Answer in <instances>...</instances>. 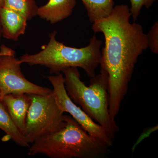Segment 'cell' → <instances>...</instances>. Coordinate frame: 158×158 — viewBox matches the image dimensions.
Listing matches in <instances>:
<instances>
[{"instance_id":"6da1fadb","label":"cell","mask_w":158,"mask_h":158,"mask_svg":"<svg viewBox=\"0 0 158 158\" xmlns=\"http://www.w3.org/2000/svg\"><path fill=\"white\" fill-rule=\"evenodd\" d=\"M131 16L127 5H118L92 27L94 33H102L105 37L100 65L108 74L109 112L113 119L127 94L138 58L148 48L147 34L140 24L130 22Z\"/></svg>"},{"instance_id":"5bb4252c","label":"cell","mask_w":158,"mask_h":158,"mask_svg":"<svg viewBox=\"0 0 158 158\" xmlns=\"http://www.w3.org/2000/svg\"><path fill=\"white\" fill-rule=\"evenodd\" d=\"M156 1V0H130L131 3L130 12L134 22L138 19L141 9L143 7L148 9Z\"/></svg>"},{"instance_id":"9a60e30c","label":"cell","mask_w":158,"mask_h":158,"mask_svg":"<svg viewBox=\"0 0 158 158\" xmlns=\"http://www.w3.org/2000/svg\"><path fill=\"white\" fill-rule=\"evenodd\" d=\"M148 48L152 53L158 54V22H156L147 34Z\"/></svg>"},{"instance_id":"d6986e66","label":"cell","mask_w":158,"mask_h":158,"mask_svg":"<svg viewBox=\"0 0 158 158\" xmlns=\"http://www.w3.org/2000/svg\"><path fill=\"white\" fill-rule=\"evenodd\" d=\"M4 5V0H0V6L2 7Z\"/></svg>"},{"instance_id":"7a4b0ae2","label":"cell","mask_w":158,"mask_h":158,"mask_svg":"<svg viewBox=\"0 0 158 158\" xmlns=\"http://www.w3.org/2000/svg\"><path fill=\"white\" fill-rule=\"evenodd\" d=\"M65 118L64 127L34 142L28 155L50 158H103L107 155L110 146L89 135L70 115H65Z\"/></svg>"},{"instance_id":"5b68a950","label":"cell","mask_w":158,"mask_h":158,"mask_svg":"<svg viewBox=\"0 0 158 158\" xmlns=\"http://www.w3.org/2000/svg\"><path fill=\"white\" fill-rule=\"evenodd\" d=\"M31 99L23 135L33 144L59 131L66 124L65 115L57 104L52 91L46 95L29 94Z\"/></svg>"},{"instance_id":"ffe728a7","label":"cell","mask_w":158,"mask_h":158,"mask_svg":"<svg viewBox=\"0 0 158 158\" xmlns=\"http://www.w3.org/2000/svg\"><path fill=\"white\" fill-rule=\"evenodd\" d=\"M0 95H1V94H0Z\"/></svg>"},{"instance_id":"30bf717a","label":"cell","mask_w":158,"mask_h":158,"mask_svg":"<svg viewBox=\"0 0 158 158\" xmlns=\"http://www.w3.org/2000/svg\"><path fill=\"white\" fill-rule=\"evenodd\" d=\"M76 4V0H49L38 8L37 15L51 24L56 23L70 16Z\"/></svg>"},{"instance_id":"ba28073f","label":"cell","mask_w":158,"mask_h":158,"mask_svg":"<svg viewBox=\"0 0 158 158\" xmlns=\"http://www.w3.org/2000/svg\"><path fill=\"white\" fill-rule=\"evenodd\" d=\"M11 119L21 132L25 127L26 120L31 99L27 94H10L0 99Z\"/></svg>"},{"instance_id":"52a82bcc","label":"cell","mask_w":158,"mask_h":158,"mask_svg":"<svg viewBox=\"0 0 158 158\" xmlns=\"http://www.w3.org/2000/svg\"><path fill=\"white\" fill-rule=\"evenodd\" d=\"M21 64L15 56H0V99L10 94L46 95L52 92L27 80L21 71Z\"/></svg>"},{"instance_id":"e0dca14e","label":"cell","mask_w":158,"mask_h":158,"mask_svg":"<svg viewBox=\"0 0 158 158\" xmlns=\"http://www.w3.org/2000/svg\"><path fill=\"white\" fill-rule=\"evenodd\" d=\"M15 52L14 50L7 46L2 44L0 47V56H15Z\"/></svg>"},{"instance_id":"277c9868","label":"cell","mask_w":158,"mask_h":158,"mask_svg":"<svg viewBox=\"0 0 158 158\" xmlns=\"http://www.w3.org/2000/svg\"><path fill=\"white\" fill-rule=\"evenodd\" d=\"M56 34V31L50 34L48 43L41 47L39 52L23 55L20 58V62L32 66H45L49 69L51 74H58L65 69L77 67L84 69L90 78L95 76V70L100 63L102 41L94 34L88 45L76 48L57 41Z\"/></svg>"},{"instance_id":"9c48e42d","label":"cell","mask_w":158,"mask_h":158,"mask_svg":"<svg viewBox=\"0 0 158 158\" xmlns=\"http://www.w3.org/2000/svg\"><path fill=\"white\" fill-rule=\"evenodd\" d=\"M0 20L2 35L6 39L17 41L25 33L27 19L15 11L1 7Z\"/></svg>"},{"instance_id":"8992f818","label":"cell","mask_w":158,"mask_h":158,"mask_svg":"<svg viewBox=\"0 0 158 158\" xmlns=\"http://www.w3.org/2000/svg\"><path fill=\"white\" fill-rule=\"evenodd\" d=\"M48 79L52 86L53 94L59 108L64 113L70 114L89 135L111 147L114 141L110 139L103 128L94 121L69 96L65 90L63 74L50 76Z\"/></svg>"},{"instance_id":"2e32d148","label":"cell","mask_w":158,"mask_h":158,"mask_svg":"<svg viewBox=\"0 0 158 158\" xmlns=\"http://www.w3.org/2000/svg\"><path fill=\"white\" fill-rule=\"evenodd\" d=\"M157 130V125H156L155 126L153 127L150 128L149 129H147L145 130V131H144L141 134L140 137L138 138V140L136 141V143H135V144H134V146H133L132 148L133 152L138 144H140L141 141L144 140L145 138L148 137L153 132V131H156Z\"/></svg>"},{"instance_id":"8fae6325","label":"cell","mask_w":158,"mask_h":158,"mask_svg":"<svg viewBox=\"0 0 158 158\" xmlns=\"http://www.w3.org/2000/svg\"><path fill=\"white\" fill-rule=\"evenodd\" d=\"M0 129L2 130L9 138L16 144L23 147H29L22 133L19 130L11 119L8 111L0 100Z\"/></svg>"},{"instance_id":"7c38bea8","label":"cell","mask_w":158,"mask_h":158,"mask_svg":"<svg viewBox=\"0 0 158 158\" xmlns=\"http://www.w3.org/2000/svg\"><path fill=\"white\" fill-rule=\"evenodd\" d=\"M87 10L90 22L109 16L114 7V0H81Z\"/></svg>"},{"instance_id":"3957f363","label":"cell","mask_w":158,"mask_h":158,"mask_svg":"<svg viewBox=\"0 0 158 158\" xmlns=\"http://www.w3.org/2000/svg\"><path fill=\"white\" fill-rule=\"evenodd\" d=\"M67 94L72 101L90 118L103 128L114 141L119 127L109 112L110 98L108 92V75L101 68L100 73L91 78L90 84L85 85L81 79L77 67H69L62 71Z\"/></svg>"},{"instance_id":"ac0fdd59","label":"cell","mask_w":158,"mask_h":158,"mask_svg":"<svg viewBox=\"0 0 158 158\" xmlns=\"http://www.w3.org/2000/svg\"><path fill=\"white\" fill-rule=\"evenodd\" d=\"M1 6H0V9H1ZM2 37V27H1V20H0V42H1Z\"/></svg>"},{"instance_id":"4fadbf2b","label":"cell","mask_w":158,"mask_h":158,"mask_svg":"<svg viewBox=\"0 0 158 158\" xmlns=\"http://www.w3.org/2000/svg\"><path fill=\"white\" fill-rule=\"evenodd\" d=\"M2 7L19 13L27 20L37 15L38 8L35 0H4Z\"/></svg>"}]
</instances>
